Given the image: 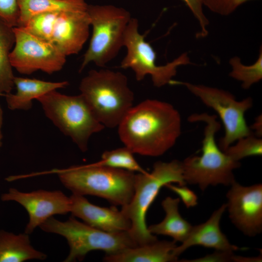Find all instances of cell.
Masks as SVG:
<instances>
[{
	"mask_svg": "<svg viewBox=\"0 0 262 262\" xmlns=\"http://www.w3.org/2000/svg\"><path fill=\"white\" fill-rule=\"evenodd\" d=\"M177 246L173 240L159 241L126 248L116 254L106 255L103 260L108 262H172L178 257L173 254Z\"/></svg>",
	"mask_w": 262,
	"mask_h": 262,
	"instance_id": "17",
	"label": "cell"
},
{
	"mask_svg": "<svg viewBox=\"0 0 262 262\" xmlns=\"http://www.w3.org/2000/svg\"><path fill=\"white\" fill-rule=\"evenodd\" d=\"M14 82L16 93L5 95L8 107L12 110H28L32 107L33 99L68 85L67 81L51 82L18 77H15Z\"/></svg>",
	"mask_w": 262,
	"mask_h": 262,
	"instance_id": "18",
	"label": "cell"
},
{
	"mask_svg": "<svg viewBox=\"0 0 262 262\" xmlns=\"http://www.w3.org/2000/svg\"><path fill=\"white\" fill-rule=\"evenodd\" d=\"M165 186L177 194L187 208L193 207L197 204L196 195L185 185L176 186L168 183Z\"/></svg>",
	"mask_w": 262,
	"mask_h": 262,
	"instance_id": "30",
	"label": "cell"
},
{
	"mask_svg": "<svg viewBox=\"0 0 262 262\" xmlns=\"http://www.w3.org/2000/svg\"><path fill=\"white\" fill-rule=\"evenodd\" d=\"M19 17L17 27H23L33 16L42 13L86 10L84 0H17Z\"/></svg>",
	"mask_w": 262,
	"mask_h": 262,
	"instance_id": "21",
	"label": "cell"
},
{
	"mask_svg": "<svg viewBox=\"0 0 262 262\" xmlns=\"http://www.w3.org/2000/svg\"><path fill=\"white\" fill-rule=\"evenodd\" d=\"M189 7L200 26V31L198 35L205 37L208 33L207 29L209 21L203 11L202 0H182Z\"/></svg>",
	"mask_w": 262,
	"mask_h": 262,
	"instance_id": "29",
	"label": "cell"
},
{
	"mask_svg": "<svg viewBox=\"0 0 262 262\" xmlns=\"http://www.w3.org/2000/svg\"><path fill=\"white\" fill-rule=\"evenodd\" d=\"M92 34L80 68L93 62L99 67L113 60L123 46L125 32L132 18L125 9L113 5H88Z\"/></svg>",
	"mask_w": 262,
	"mask_h": 262,
	"instance_id": "7",
	"label": "cell"
},
{
	"mask_svg": "<svg viewBox=\"0 0 262 262\" xmlns=\"http://www.w3.org/2000/svg\"><path fill=\"white\" fill-rule=\"evenodd\" d=\"M181 125L180 114L172 104L147 99L131 108L117 126L118 133L133 153L157 157L175 145Z\"/></svg>",
	"mask_w": 262,
	"mask_h": 262,
	"instance_id": "1",
	"label": "cell"
},
{
	"mask_svg": "<svg viewBox=\"0 0 262 262\" xmlns=\"http://www.w3.org/2000/svg\"><path fill=\"white\" fill-rule=\"evenodd\" d=\"M79 89L91 111L105 127L118 126L133 106L134 94L127 77L109 69H92L83 77Z\"/></svg>",
	"mask_w": 262,
	"mask_h": 262,
	"instance_id": "3",
	"label": "cell"
},
{
	"mask_svg": "<svg viewBox=\"0 0 262 262\" xmlns=\"http://www.w3.org/2000/svg\"><path fill=\"white\" fill-rule=\"evenodd\" d=\"M29 235L25 232L15 234L0 230V262L45 260L47 255L32 246Z\"/></svg>",
	"mask_w": 262,
	"mask_h": 262,
	"instance_id": "19",
	"label": "cell"
},
{
	"mask_svg": "<svg viewBox=\"0 0 262 262\" xmlns=\"http://www.w3.org/2000/svg\"><path fill=\"white\" fill-rule=\"evenodd\" d=\"M90 26L87 9L59 11L49 42L66 56L78 54L88 38Z\"/></svg>",
	"mask_w": 262,
	"mask_h": 262,
	"instance_id": "14",
	"label": "cell"
},
{
	"mask_svg": "<svg viewBox=\"0 0 262 262\" xmlns=\"http://www.w3.org/2000/svg\"><path fill=\"white\" fill-rule=\"evenodd\" d=\"M19 8L17 0H0V19L11 27L17 26Z\"/></svg>",
	"mask_w": 262,
	"mask_h": 262,
	"instance_id": "28",
	"label": "cell"
},
{
	"mask_svg": "<svg viewBox=\"0 0 262 262\" xmlns=\"http://www.w3.org/2000/svg\"><path fill=\"white\" fill-rule=\"evenodd\" d=\"M70 213L74 217L100 230L109 232L129 231L131 221L115 207H101L91 203L84 196L72 194Z\"/></svg>",
	"mask_w": 262,
	"mask_h": 262,
	"instance_id": "15",
	"label": "cell"
},
{
	"mask_svg": "<svg viewBox=\"0 0 262 262\" xmlns=\"http://www.w3.org/2000/svg\"><path fill=\"white\" fill-rule=\"evenodd\" d=\"M3 123V111L0 105V148L2 146V134L1 131L2 125Z\"/></svg>",
	"mask_w": 262,
	"mask_h": 262,
	"instance_id": "34",
	"label": "cell"
},
{
	"mask_svg": "<svg viewBox=\"0 0 262 262\" xmlns=\"http://www.w3.org/2000/svg\"><path fill=\"white\" fill-rule=\"evenodd\" d=\"M203 6L212 12L221 15L228 16L239 6L252 0H202Z\"/></svg>",
	"mask_w": 262,
	"mask_h": 262,
	"instance_id": "27",
	"label": "cell"
},
{
	"mask_svg": "<svg viewBox=\"0 0 262 262\" xmlns=\"http://www.w3.org/2000/svg\"><path fill=\"white\" fill-rule=\"evenodd\" d=\"M46 116L82 152L91 136L105 127L95 117L83 97L53 90L38 98Z\"/></svg>",
	"mask_w": 262,
	"mask_h": 262,
	"instance_id": "8",
	"label": "cell"
},
{
	"mask_svg": "<svg viewBox=\"0 0 262 262\" xmlns=\"http://www.w3.org/2000/svg\"><path fill=\"white\" fill-rule=\"evenodd\" d=\"M233 262H262V255L256 257H247L241 256L234 255Z\"/></svg>",
	"mask_w": 262,
	"mask_h": 262,
	"instance_id": "33",
	"label": "cell"
},
{
	"mask_svg": "<svg viewBox=\"0 0 262 262\" xmlns=\"http://www.w3.org/2000/svg\"><path fill=\"white\" fill-rule=\"evenodd\" d=\"M51 172L58 175L61 183L72 194L97 196L114 205L127 204L133 195L135 173L133 172L96 163Z\"/></svg>",
	"mask_w": 262,
	"mask_h": 262,
	"instance_id": "4",
	"label": "cell"
},
{
	"mask_svg": "<svg viewBox=\"0 0 262 262\" xmlns=\"http://www.w3.org/2000/svg\"><path fill=\"white\" fill-rule=\"evenodd\" d=\"M234 254L233 251H220L215 250L212 254L207 255L205 256L194 260H182L180 262H233Z\"/></svg>",
	"mask_w": 262,
	"mask_h": 262,
	"instance_id": "31",
	"label": "cell"
},
{
	"mask_svg": "<svg viewBox=\"0 0 262 262\" xmlns=\"http://www.w3.org/2000/svg\"><path fill=\"white\" fill-rule=\"evenodd\" d=\"M251 131H255L254 135L260 137L262 135V115H259L255 119V121L252 127H250Z\"/></svg>",
	"mask_w": 262,
	"mask_h": 262,
	"instance_id": "32",
	"label": "cell"
},
{
	"mask_svg": "<svg viewBox=\"0 0 262 262\" xmlns=\"http://www.w3.org/2000/svg\"><path fill=\"white\" fill-rule=\"evenodd\" d=\"M173 182L185 185L182 162L174 160L169 162L158 161L154 163L150 173L135 174L134 192L131 201L122 206L121 212L131 221L128 231L138 245L157 240L149 232L146 223L147 210L163 186Z\"/></svg>",
	"mask_w": 262,
	"mask_h": 262,
	"instance_id": "5",
	"label": "cell"
},
{
	"mask_svg": "<svg viewBox=\"0 0 262 262\" xmlns=\"http://www.w3.org/2000/svg\"><path fill=\"white\" fill-rule=\"evenodd\" d=\"M180 198L166 197L162 202L165 212L164 220L159 223L150 225L147 229L153 234L170 236L175 242L182 243L189 234L193 226L180 215L179 211Z\"/></svg>",
	"mask_w": 262,
	"mask_h": 262,
	"instance_id": "20",
	"label": "cell"
},
{
	"mask_svg": "<svg viewBox=\"0 0 262 262\" xmlns=\"http://www.w3.org/2000/svg\"><path fill=\"white\" fill-rule=\"evenodd\" d=\"M171 84L185 86L217 113L225 129L224 135L218 144L221 150L225 151L237 140L253 134L245 118V113L253 105L251 97L238 101L230 92L215 87L173 80Z\"/></svg>",
	"mask_w": 262,
	"mask_h": 262,
	"instance_id": "9",
	"label": "cell"
},
{
	"mask_svg": "<svg viewBox=\"0 0 262 262\" xmlns=\"http://www.w3.org/2000/svg\"><path fill=\"white\" fill-rule=\"evenodd\" d=\"M226 210V203L223 204L213 212L206 222L193 226L185 240L174 249V255L178 257L190 247L195 246H201L220 251H234L241 249L230 244L220 229V221Z\"/></svg>",
	"mask_w": 262,
	"mask_h": 262,
	"instance_id": "16",
	"label": "cell"
},
{
	"mask_svg": "<svg viewBox=\"0 0 262 262\" xmlns=\"http://www.w3.org/2000/svg\"><path fill=\"white\" fill-rule=\"evenodd\" d=\"M133 154L134 153L126 147L107 150L102 153L101 160L96 163L99 165L134 173L146 172L136 161Z\"/></svg>",
	"mask_w": 262,
	"mask_h": 262,
	"instance_id": "24",
	"label": "cell"
},
{
	"mask_svg": "<svg viewBox=\"0 0 262 262\" xmlns=\"http://www.w3.org/2000/svg\"><path fill=\"white\" fill-rule=\"evenodd\" d=\"M215 115L194 114L188 120L206 124L202 141V155H193L182 162L183 176L186 183L197 185L202 191L209 186H230L235 181L233 171L239 168L240 162L233 160L221 150L215 141V134L221 128Z\"/></svg>",
	"mask_w": 262,
	"mask_h": 262,
	"instance_id": "2",
	"label": "cell"
},
{
	"mask_svg": "<svg viewBox=\"0 0 262 262\" xmlns=\"http://www.w3.org/2000/svg\"><path fill=\"white\" fill-rule=\"evenodd\" d=\"M2 201H15L26 210L29 221L25 232L30 234L49 218L70 213L71 199L60 190L23 192L14 188L1 195Z\"/></svg>",
	"mask_w": 262,
	"mask_h": 262,
	"instance_id": "12",
	"label": "cell"
},
{
	"mask_svg": "<svg viewBox=\"0 0 262 262\" xmlns=\"http://www.w3.org/2000/svg\"><path fill=\"white\" fill-rule=\"evenodd\" d=\"M138 28V20L131 18L124 35L123 46L126 47L127 52L120 66L132 69L138 81L149 75L153 85L157 87L170 84L178 67L190 64L189 57L186 53H183L166 65H157L156 52L145 40L144 35L140 33Z\"/></svg>",
	"mask_w": 262,
	"mask_h": 262,
	"instance_id": "10",
	"label": "cell"
},
{
	"mask_svg": "<svg viewBox=\"0 0 262 262\" xmlns=\"http://www.w3.org/2000/svg\"><path fill=\"white\" fill-rule=\"evenodd\" d=\"M14 31L15 43L10 60L19 73L30 75L41 70L51 74L63 68L66 56L55 46L22 27H14Z\"/></svg>",
	"mask_w": 262,
	"mask_h": 262,
	"instance_id": "11",
	"label": "cell"
},
{
	"mask_svg": "<svg viewBox=\"0 0 262 262\" xmlns=\"http://www.w3.org/2000/svg\"><path fill=\"white\" fill-rule=\"evenodd\" d=\"M58 12L37 14L32 16L22 27L36 36L49 42L53 25Z\"/></svg>",
	"mask_w": 262,
	"mask_h": 262,
	"instance_id": "26",
	"label": "cell"
},
{
	"mask_svg": "<svg viewBox=\"0 0 262 262\" xmlns=\"http://www.w3.org/2000/svg\"><path fill=\"white\" fill-rule=\"evenodd\" d=\"M15 43L14 27L0 19V92L5 95L11 93L14 86L15 76L12 70L10 54Z\"/></svg>",
	"mask_w": 262,
	"mask_h": 262,
	"instance_id": "22",
	"label": "cell"
},
{
	"mask_svg": "<svg viewBox=\"0 0 262 262\" xmlns=\"http://www.w3.org/2000/svg\"><path fill=\"white\" fill-rule=\"evenodd\" d=\"M230 146L224 152L233 160L239 162L247 157L261 156L262 139L254 134L242 137Z\"/></svg>",
	"mask_w": 262,
	"mask_h": 262,
	"instance_id": "25",
	"label": "cell"
},
{
	"mask_svg": "<svg viewBox=\"0 0 262 262\" xmlns=\"http://www.w3.org/2000/svg\"><path fill=\"white\" fill-rule=\"evenodd\" d=\"M227 193L229 217L245 235L255 237L262 230V184L243 186L234 181Z\"/></svg>",
	"mask_w": 262,
	"mask_h": 262,
	"instance_id": "13",
	"label": "cell"
},
{
	"mask_svg": "<svg viewBox=\"0 0 262 262\" xmlns=\"http://www.w3.org/2000/svg\"><path fill=\"white\" fill-rule=\"evenodd\" d=\"M231 70L229 76L242 82L245 89H249L253 84L262 79V49L261 47L258 58L252 65H244L239 57H232L229 61Z\"/></svg>",
	"mask_w": 262,
	"mask_h": 262,
	"instance_id": "23",
	"label": "cell"
},
{
	"mask_svg": "<svg viewBox=\"0 0 262 262\" xmlns=\"http://www.w3.org/2000/svg\"><path fill=\"white\" fill-rule=\"evenodd\" d=\"M5 94H3V93H1V92H0V97H1V96H5Z\"/></svg>",
	"mask_w": 262,
	"mask_h": 262,
	"instance_id": "35",
	"label": "cell"
},
{
	"mask_svg": "<svg viewBox=\"0 0 262 262\" xmlns=\"http://www.w3.org/2000/svg\"><path fill=\"white\" fill-rule=\"evenodd\" d=\"M39 227L43 231L59 234L66 240L69 253L65 262L81 261L93 250H102L106 255L116 254L138 246L128 231L109 232L78 221L74 216L65 221L49 218Z\"/></svg>",
	"mask_w": 262,
	"mask_h": 262,
	"instance_id": "6",
	"label": "cell"
}]
</instances>
